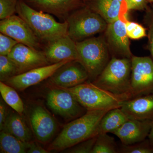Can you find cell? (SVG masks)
<instances>
[{"label": "cell", "instance_id": "4fadbf2b", "mask_svg": "<svg viewBox=\"0 0 153 153\" xmlns=\"http://www.w3.org/2000/svg\"><path fill=\"white\" fill-rule=\"evenodd\" d=\"M106 42L108 48L115 55L121 58L131 59L132 55L125 22L120 19L108 24L105 30Z\"/></svg>", "mask_w": 153, "mask_h": 153}, {"label": "cell", "instance_id": "ffe728a7", "mask_svg": "<svg viewBox=\"0 0 153 153\" xmlns=\"http://www.w3.org/2000/svg\"><path fill=\"white\" fill-rule=\"evenodd\" d=\"M2 130L25 142H30L32 139L30 129L21 115L17 112L8 114Z\"/></svg>", "mask_w": 153, "mask_h": 153}, {"label": "cell", "instance_id": "9a60e30c", "mask_svg": "<svg viewBox=\"0 0 153 153\" xmlns=\"http://www.w3.org/2000/svg\"><path fill=\"white\" fill-rule=\"evenodd\" d=\"M153 123L152 120L128 119L112 134L120 139L122 144H133L148 137Z\"/></svg>", "mask_w": 153, "mask_h": 153}, {"label": "cell", "instance_id": "52a82bcc", "mask_svg": "<svg viewBox=\"0 0 153 153\" xmlns=\"http://www.w3.org/2000/svg\"><path fill=\"white\" fill-rule=\"evenodd\" d=\"M131 62L133 97L153 93V59L149 57L133 56Z\"/></svg>", "mask_w": 153, "mask_h": 153}, {"label": "cell", "instance_id": "f1b7e54d", "mask_svg": "<svg viewBox=\"0 0 153 153\" xmlns=\"http://www.w3.org/2000/svg\"><path fill=\"white\" fill-rule=\"evenodd\" d=\"M97 136L91 138L79 143L74 146L70 148L67 152L73 153H91L96 141Z\"/></svg>", "mask_w": 153, "mask_h": 153}, {"label": "cell", "instance_id": "44dd1931", "mask_svg": "<svg viewBox=\"0 0 153 153\" xmlns=\"http://www.w3.org/2000/svg\"><path fill=\"white\" fill-rule=\"evenodd\" d=\"M128 120L120 108L110 110L103 116L100 123L97 131L98 134L112 133Z\"/></svg>", "mask_w": 153, "mask_h": 153}, {"label": "cell", "instance_id": "d4e9b609", "mask_svg": "<svg viewBox=\"0 0 153 153\" xmlns=\"http://www.w3.org/2000/svg\"><path fill=\"white\" fill-rule=\"evenodd\" d=\"M18 74L16 66L8 56L0 55V79L7 81L12 76Z\"/></svg>", "mask_w": 153, "mask_h": 153}, {"label": "cell", "instance_id": "277c9868", "mask_svg": "<svg viewBox=\"0 0 153 153\" xmlns=\"http://www.w3.org/2000/svg\"><path fill=\"white\" fill-rule=\"evenodd\" d=\"M59 88L71 93L86 111L120 108L125 101L130 99L115 94L90 82L69 88Z\"/></svg>", "mask_w": 153, "mask_h": 153}, {"label": "cell", "instance_id": "603a6c76", "mask_svg": "<svg viewBox=\"0 0 153 153\" xmlns=\"http://www.w3.org/2000/svg\"><path fill=\"white\" fill-rule=\"evenodd\" d=\"M15 89L3 81L0 82V92L3 99L16 112L22 115L24 111V103Z\"/></svg>", "mask_w": 153, "mask_h": 153}, {"label": "cell", "instance_id": "cb8c5ba5", "mask_svg": "<svg viewBox=\"0 0 153 153\" xmlns=\"http://www.w3.org/2000/svg\"><path fill=\"white\" fill-rule=\"evenodd\" d=\"M119 153V148L113 137L110 136L108 134L97 135L91 153Z\"/></svg>", "mask_w": 153, "mask_h": 153}, {"label": "cell", "instance_id": "e575fe53", "mask_svg": "<svg viewBox=\"0 0 153 153\" xmlns=\"http://www.w3.org/2000/svg\"><path fill=\"white\" fill-rule=\"evenodd\" d=\"M148 138L149 140L153 146V123L152 126V128H151L150 132V133L149 134Z\"/></svg>", "mask_w": 153, "mask_h": 153}, {"label": "cell", "instance_id": "5bb4252c", "mask_svg": "<svg viewBox=\"0 0 153 153\" xmlns=\"http://www.w3.org/2000/svg\"><path fill=\"white\" fill-rule=\"evenodd\" d=\"M31 127L36 139L42 143L49 142L57 130V124L54 118L44 108L37 105L30 113Z\"/></svg>", "mask_w": 153, "mask_h": 153}, {"label": "cell", "instance_id": "d590c367", "mask_svg": "<svg viewBox=\"0 0 153 153\" xmlns=\"http://www.w3.org/2000/svg\"><path fill=\"white\" fill-rule=\"evenodd\" d=\"M147 1H148L149 2L153 3V0H147Z\"/></svg>", "mask_w": 153, "mask_h": 153}, {"label": "cell", "instance_id": "ac0fdd59", "mask_svg": "<svg viewBox=\"0 0 153 153\" xmlns=\"http://www.w3.org/2000/svg\"><path fill=\"white\" fill-rule=\"evenodd\" d=\"M28 4L38 10L67 19L71 11L84 7L82 0H25Z\"/></svg>", "mask_w": 153, "mask_h": 153}, {"label": "cell", "instance_id": "ba28073f", "mask_svg": "<svg viewBox=\"0 0 153 153\" xmlns=\"http://www.w3.org/2000/svg\"><path fill=\"white\" fill-rule=\"evenodd\" d=\"M47 103L53 112L70 120L81 116L86 110L71 93L59 88L52 89L48 92Z\"/></svg>", "mask_w": 153, "mask_h": 153}, {"label": "cell", "instance_id": "9c48e42d", "mask_svg": "<svg viewBox=\"0 0 153 153\" xmlns=\"http://www.w3.org/2000/svg\"><path fill=\"white\" fill-rule=\"evenodd\" d=\"M0 31L19 43L38 50L40 48L39 40L27 24L19 16L13 15L1 20Z\"/></svg>", "mask_w": 153, "mask_h": 153}, {"label": "cell", "instance_id": "7c38bea8", "mask_svg": "<svg viewBox=\"0 0 153 153\" xmlns=\"http://www.w3.org/2000/svg\"><path fill=\"white\" fill-rule=\"evenodd\" d=\"M50 78V82L57 88H69L86 82L87 71L76 61H71L59 68Z\"/></svg>", "mask_w": 153, "mask_h": 153}, {"label": "cell", "instance_id": "836d02e7", "mask_svg": "<svg viewBox=\"0 0 153 153\" xmlns=\"http://www.w3.org/2000/svg\"><path fill=\"white\" fill-rule=\"evenodd\" d=\"M27 153H48L49 151L46 150L36 142L29 143V146Z\"/></svg>", "mask_w": 153, "mask_h": 153}, {"label": "cell", "instance_id": "4dcf8cb0", "mask_svg": "<svg viewBox=\"0 0 153 153\" xmlns=\"http://www.w3.org/2000/svg\"><path fill=\"white\" fill-rule=\"evenodd\" d=\"M146 16V21L149 28L148 32V49L149 50L153 60V9L148 8Z\"/></svg>", "mask_w": 153, "mask_h": 153}, {"label": "cell", "instance_id": "83f0119b", "mask_svg": "<svg viewBox=\"0 0 153 153\" xmlns=\"http://www.w3.org/2000/svg\"><path fill=\"white\" fill-rule=\"evenodd\" d=\"M18 0H0V19H7L16 12Z\"/></svg>", "mask_w": 153, "mask_h": 153}, {"label": "cell", "instance_id": "7402d4cb", "mask_svg": "<svg viewBox=\"0 0 153 153\" xmlns=\"http://www.w3.org/2000/svg\"><path fill=\"white\" fill-rule=\"evenodd\" d=\"M29 143L22 141L4 131H1L0 133L1 153H27Z\"/></svg>", "mask_w": 153, "mask_h": 153}, {"label": "cell", "instance_id": "6da1fadb", "mask_svg": "<svg viewBox=\"0 0 153 153\" xmlns=\"http://www.w3.org/2000/svg\"><path fill=\"white\" fill-rule=\"evenodd\" d=\"M111 109L113 108L87 111L84 114L64 127L49 146L48 151L65 150L98 135L97 131L102 118Z\"/></svg>", "mask_w": 153, "mask_h": 153}, {"label": "cell", "instance_id": "8d00e7d4", "mask_svg": "<svg viewBox=\"0 0 153 153\" xmlns=\"http://www.w3.org/2000/svg\"><path fill=\"white\" fill-rule=\"evenodd\" d=\"M118 1H120L121 2H123L124 1V0H118Z\"/></svg>", "mask_w": 153, "mask_h": 153}, {"label": "cell", "instance_id": "7a4b0ae2", "mask_svg": "<svg viewBox=\"0 0 153 153\" xmlns=\"http://www.w3.org/2000/svg\"><path fill=\"white\" fill-rule=\"evenodd\" d=\"M16 13L29 25L39 41L48 44L68 35L67 21L57 22L51 15L35 10L23 0H18Z\"/></svg>", "mask_w": 153, "mask_h": 153}, {"label": "cell", "instance_id": "f546056e", "mask_svg": "<svg viewBox=\"0 0 153 153\" xmlns=\"http://www.w3.org/2000/svg\"><path fill=\"white\" fill-rule=\"evenodd\" d=\"M19 44L13 38L1 33L0 34V55L8 56L14 47Z\"/></svg>", "mask_w": 153, "mask_h": 153}, {"label": "cell", "instance_id": "2e32d148", "mask_svg": "<svg viewBox=\"0 0 153 153\" xmlns=\"http://www.w3.org/2000/svg\"><path fill=\"white\" fill-rule=\"evenodd\" d=\"M44 52L52 63L64 60L78 61L76 42L68 35L48 43Z\"/></svg>", "mask_w": 153, "mask_h": 153}, {"label": "cell", "instance_id": "74e56055", "mask_svg": "<svg viewBox=\"0 0 153 153\" xmlns=\"http://www.w3.org/2000/svg\"><path fill=\"white\" fill-rule=\"evenodd\" d=\"M82 1H84V0H82Z\"/></svg>", "mask_w": 153, "mask_h": 153}, {"label": "cell", "instance_id": "3957f363", "mask_svg": "<svg viewBox=\"0 0 153 153\" xmlns=\"http://www.w3.org/2000/svg\"><path fill=\"white\" fill-rule=\"evenodd\" d=\"M131 59L113 57L92 83L118 95L133 97Z\"/></svg>", "mask_w": 153, "mask_h": 153}, {"label": "cell", "instance_id": "4316f807", "mask_svg": "<svg viewBox=\"0 0 153 153\" xmlns=\"http://www.w3.org/2000/svg\"><path fill=\"white\" fill-rule=\"evenodd\" d=\"M125 24L127 34L130 39L138 40L147 36L146 30L142 25L128 21Z\"/></svg>", "mask_w": 153, "mask_h": 153}, {"label": "cell", "instance_id": "d6986e66", "mask_svg": "<svg viewBox=\"0 0 153 153\" xmlns=\"http://www.w3.org/2000/svg\"><path fill=\"white\" fill-rule=\"evenodd\" d=\"M123 2L118 0H91L88 7L100 15L108 24L120 19Z\"/></svg>", "mask_w": 153, "mask_h": 153}, {"label": "cell", "instance_id": "30bf717a", "mask_svg": "<svg viewBox=\"0 0 153 153\" xmlns=\"http://www.w3.org/2000/svg\"><path fill=\"white\" fill-rule=\"evenodd\" d=\"M8 56L16 66L18 74L49 65V61L44 52L21 43L14 47Z\"/></svg>", "mask_w": 153, "mask_h": 153}, {"label": "cell", "instance_id": "5b68a950", "mask_svg": "<svg viewBox=\"0 0 153 153\" xmlns=\"http://www.w3.org/2000/svg\"><path fill=\"white\" fill-rule=\"evenodd\" d=\"M78 61L85 68L92 82L100 74L109 62V48L101 37L76 42Z\"/></svg>", "mask_w": 153, "mask_h": 153}, {"label": "cell", "instance_id": "8fae6325", "mask_svg": "<svg viewBox=\"0 0 153 153\" xmlns=\"http://www.w3.org/2000/svg\"><path fill=\"white\" fill-rule=\"evenodd\" d=\"M71 61H73L64 60L33 68L12 76L6 81V83L16 90L22 91L51 77L59 68Z\"/></svg>", "mask_w": 153, "mask_h": 153}, {"label": "cell", "instance_id": "1f68e13d", "mask_svg": "<svg viewBox=\"0 0 153 153\" xmlns=\"http://www.w3.org/2000/svg\"><path fill=\"white\" fill-rule=\"evenodd\" d=\"M127 10H143L147 9V0H124Z\"/></svg>", "mask_w": 153, "mask_h": 153}, {"label": "cell", "instance_id": "8992f818", "mask_svg": "<svg viewBox=\"0 0 153 153\" xmlns=\"http://www.w3.org/2000/svg\"><path fill=\"white\" fill-rule=\"evenodd\" d=\"M66 21L68 36L75 42L105 31L108 26L100 15L88 7L78 9L68 16Z\"/></svg>", "mask_w": 153, "mask_h": 153}, {"label": "cell", "instance_id": "e0dca14e", "mask_svg": "<svg viewBox=\"0 0 153 153\" xmlns=\"http://www.w3.org/2000/svg\"><path fill=\"white\" fill-rule=\"evenodd\" d=\"M120 108L128 119L153 121V93L129 99Z\"/></svg>", "mask_w": 153, "mask_h": 153}, {"label": "cell", "instance_id": "d6a6232c", "mask_svg": "<svg viewBox=\"0 0 153 153\" xmlns=\"http://www.w3.org/2000/svg\"><path fill=\"white\" fill-rule=\"evenodd\" d=\"M7 108L4 102L1 100L0 102V129L2 130L4 125L8 114Z\"/></svg>", "mask_w": 153, "mask_h": 153}, {"label": "cell", "instance_id": "484cf974", "mask_svg": "<svg viewBox=\"0 0 153 153\" xmlns=\"http://www.w3.org/2000/svg\"><path fill=\"white\" fill-rule=\"evenodd\" d=\"M119 153H153V146L148 138L131 145L122 144L119 148Z\"/></svg>", "mask_w": 153, "mask_h": 153}]
</instances>
